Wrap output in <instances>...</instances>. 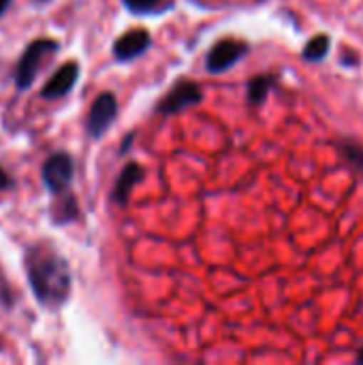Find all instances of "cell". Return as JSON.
Here are the masks:
<instances>
[{
	"label": "cell",
	"mask_w": 363,
	"mask_h": 365,
	"mask_svg": "<svg viewBox=\"0 0 363 365\" xmlns=\"http://www.w3.org/2000/svg\"><path fill=\"white\" fill-rule=\"evenodd\" d=\"M11 2H13V0H0V17H2V15H4V13L9 11Z\"/></svg>",
	"instance_id": "e0dca14e"
},
{
	"label": "cell",
	"mask_w": 363,
	"mask_h": 365,
	"mask_svg": "<svg viewBox=\"0 0 363 365\" xmlns=\"http://www.w3.org/2000/svg\"><path fill=\"white\" fill-rule=\"evenodd\" d=\"M152 43V36L148 30L143 28H135V30H128L124 32L122 36L116 38L113 43V58L120 60V62H128L137 56H141Z\"/></svg>",
	"instance_id": "ba28073f"
},
{
	"label": "cell",
	"mask_w": 363,
	"mask_h": 365,
	"mask_svg": "<svg viewBox=\"0 0 363 365\" xmlns=\"http://www.w3.org/2000/svg\"><path fill=\"white\" fill-rule=\"evenodd\" d=\"M359 364H363V349H362V353H359Z\"/></svg>",
	"instance_id": "ac0fdd59"
},
{
	"label": "cell",
	"mask_w": 363,
	"mask_h": 365,
	"mask_svg": "<svg viewBox=\"0 0 363 365\" xmlns=\"http://www.w3.org/2000/svg\"><path fill=\"white\" fill-rule=\"evenodd\" d=\"M274 86V77L270 75H257L255 79H250L248 83V103L250 105H261L265 101V96L270 94Z\"/></svg>",
	"instance_id": "8fae6325"
},
{
	"label": "cell",
	"mask_w": 363,
	"mask_h": 365,
	"mask_svg": "<svg viewBox=\"0 0 363 365\" xmlns=\"http://www.w3.org/2000/svg\"><path fill=\"white\" fill-rule=\"evenodd\" d=\"M60 51V43L51 36H39L34 41H30L17 64H15V71H13V81H15V88L19 92H26L39 77V71L43 66V60H47L49 56L58 53Z\"/></svg>",
	"instance_id": "7a4b0ae2"
},
{
	"label": "cell",
	"mask_w": 363,
	"mask_h": 365,
	"mask_svg": "<svg viewBox=\"0 0 363 365\" xmlns=\"http://www.w3.org/2000/svg\"><path fill=\"white\" fill-rule=\"evenodd\" d=\"M133 137H135V133H128V135L124 137V143H122V148H120V154H124V152L131 148V141H133Z\"/></svg>",
	"instance_id": "2e32d148"
},
{
	"label": "cell",
	"mask_w": 363,
	"mask_h": 365,
	"mask_svg": "<svg viewBox=\"0 0 363 365\" xmlns=\"http://www.w3.org/2000/svg\"><path fill=\"white\" fill-rule=\"evenodd\" d=\"M77 79H79V64H77L75 60H68V62H64L60 68H56V73L43 83L41 96H43L45 101L62 98V96H66V94L75 88Z\"/></svg>",
	"instance_id": "52a82bcc"
},
{
	"label": "cell",
	"mask_w": 363,
	"mask_h": 365,
	"mask_svg": "<svg viewBox=\"0 0 363 365\" xmlns=\"http://www.w3.org/2000/svg\"><path fill=\"white\" fill-rule=\"evenodd\" d=\"M248 51V45L237 38H220L208 53V71L210 73H223L231 68L244 53Z\"/></svg>",
	"instance_id": "8992f818"
},
{
	"label": "cell",
	"mask_w": 363,
	"mask_h": 365,
	"mask_svg": "<svg viewBox=\"0 0 363 365\" xmlns=\"http://www.w3.org/2000/svg\"><path fill=\"white\" fill-rule=\"evenodd\" d=\"M36 2H49V0H36Z\"/></svg>",
	"instance_id": "d6986e66"
},
{
	"label": "cell",
	"mask_w": 363,
	"mask_h": 365,
	"mask_svg": "<svg viewBox=\"0 0 363 365\" xmlns=\"http://www.w3.org/2000/svg\"><path fill=\"white\" fill-rule=\"evenodd\" d=\"M327 51H329V36H327V34H319V36H315L312 41H308V45L304 47L302 56H304L306 60L317 62V60L325 58Z\"/></svg>",
	"instance_id": "7c38bea8"
},
{
	"label": "cell",
	"mask_w": 363,
	"mask_h": 365,
	"mask_svg": "<svg viewBox=\"0 0 363 365\" xmlns=\"http://www.w3.org/2000/svg\"><path fill=\"white\" fill-rule=\"evenodd\" d=\"M13 186V180H11V175L6 173V169L0 165V190H9Z\"/></svg>",
	"instance_id": "9a60e30c"
},
{
	"label": "cell",
	"mask_w": 363,
	"mask_h": 365,
	"mask_svg": "<svg viewBox=\"0 0 363 365\" xmlns=\"http://www.w3.org/2000/svg\"><path fill=\"white\" fill-rule=\"evenodd\" d=\"M141 175H143V169H141L137 163H128V165L122 169V173L118 175V180H116V186H113V192H111L113 203L126 205V201H128L133 188L141 182Z\"/></svg>",
	"instance_id": "9c48e42d"
},
{
	"label": "cell",
	"mask_w": 363,
	"mask_h": 365,
	"mask_svg": "<svg viewBox=\"0 0 363 365\" xmlns=\"http://www.w3.org/2000/svg\"><path fill=\"white\" fill-rule=\"evenodd\" d=\"M203 101L201 86L193 79H180L156 105L158 113H178Z\"/></svg>",
	"instance_id": "5b68a950"
},
{
	"label": "cell",
	"mask_w": 363,
	"mask_h": 365,
	"mask_svg": "<svg viewBox=\"0 0 363 365\" xmlns=\"http://www.w3.org/2000/svg\"><path fill=\"white\" fill-rule=\"evenodd\" d=\"M73 178H75V160L68 152L64 150H58L53 154H49L43 165H41V180H43V186L45 190L56 197L60 192H66L71 190V184H73Z\"/></svg>",
	"instance_id": "3957f363"
},
{
	"label": "cell",
	"mask_w": 363,
	"mask_h": 365,
	"mask_svg": "<svg viewBox=\"0 0 363 365\" xmlns=\"http://www.w3.org/2000/svg\"><path fill=\"white\" fill-rule=\"evenodd\" d=\"M124 4L133 13H154L160 0H124Z\"/></svg>",
	"instance_id": "4fadbf2b"
},
{
	"label": "cell",
	"mask_w": 363,
	"mask_h": 365,
	"mask_svg": "<svg viewBox=\"0 0 363 365\" xmlns=\"http://www.w3.org/2000/svg\"><path fill=\"white\" fill-rule=\"evenodd\" d=\"M24 272L36 304L45 310H60L71 297V267L51 242L26 246Z\"/></svg>",
	"instance_id": "6da1fadb"
},
{
	"label": "cell",
	"mask_w": 363,
	"mask_h": 365,
	"mask_svg": "<svg viewBox=\"0 0 363 365\" xmlns=\"http://www.w3.org/2000/svg\"><path fill=\"white\" fill-rule=\"evenodd\" d=\"M344 156L355 163L357 167H363V148L357 143H344Z\"/></svg>",
	"instance_id": "5bb4252c"
},
{
	"label": "cell",
	"mask_w": 363,
	"mask_h": 365,
	"mask_svg": "<svg viewBox=\"0 0 363 365\" xmlns=\"http://www.w3.org/2000/svg\"><path fill=\"white\" fill-rule=\"evenodd\" d=\"M56 203L51 207V222L58 225V227H64V225H71L79 218V205H77V199L71 190L66 192H60L56 195Z\"/></svg>",
	"instance_id": "30bf717a"
},
{
	"label": "cell",
	"mask_w": 363,
	"mask_h": 365,
	"mask_svg": "<svg viewBox=\"0 0 363 365\" xmlns=\"http://www.w3.org/2000/svg\"><path fill=\"white\" fill-rule=\"evenodd\" d=\"M118 118V98L113 92H101L92 107H90V113H88V120H86V128H88V135L92 139H101L109 126L113 124V120Z\"/></svg>",
	"instance_id": "277c9868"
}]
</instances>
